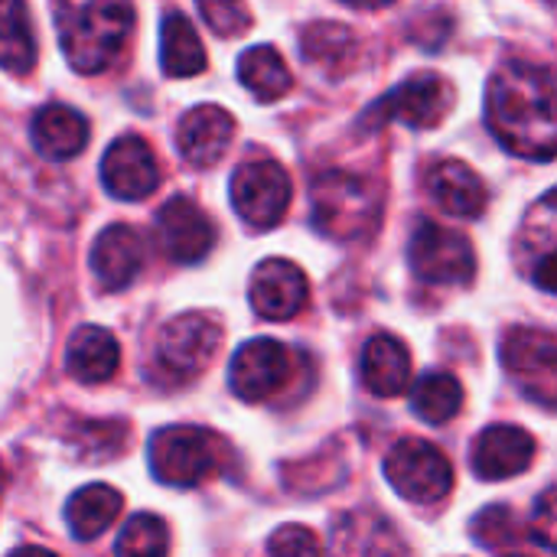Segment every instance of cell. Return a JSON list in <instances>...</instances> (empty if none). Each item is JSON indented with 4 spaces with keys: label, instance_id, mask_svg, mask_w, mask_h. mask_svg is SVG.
<instances>
[{
    "label": "cell",
    "instance_id": "d6986e66",
    "mask_svg": "<svg viewBox=\"0 0 557 557\" xmlns=\"http://www.w3.org/2000/svg\"><path fill=\"white\" fill-rule=\"evenodd\" d=\"M144 268V245L131 225H108L91 245V271L104 290H124Z\"/></svg>",
    "mask_w": 557,
    "mask_h": 557
},
{
    "label": "cell",
    "instance_id": "e575fe53",
    "mask_svg": "<svg viewBox=\"0 0 557 557\" xmlns=\"http://www.w3.org/2000/svg\"><path fill=\"white\" fill-rule=\"evenodd\" d=\"M10 557H55V555H52V552H46V548H36V545H23V548L10 552Z\"/></svg>",
    "mask_w": 557,
    "mask_h": 557
},
{
    "label": "cell",
    "instance_id": "e0dca14e",
    "mask_svg": "<svg viewBox=\"0 0 557 557\" xmlns=\"http://www.w3.org/2000/svg\"><path fill=\"white\" fill-rule=\"evenodd\" d=\"M235 137V117L219 104H199L180 117L176 147L189 166H215Z\"/></svg>",
    "mask_w": 557,
    "mask_h": 557
},
{
    "label": "cell",
    "instance_id": "7c38bea8",
    "mask_svg": "<svg viewBox=\"0 0 557 557\" xmlns=\"http://www.w3.org/2000/svg\"><path fill=\"white\" fill-rule=\"evenodd\" d=\"M101 183L114 199L137 202L160 186V166L144 137H117L101 160Z\"/></svg>",
    "mask_w": 557,
    "mask_h": 557
},
{
    "label": "cell",
    "instance_id": "d590c367",
    "mask_svg": "<svg viewBox=\"0 0 557 557\" xmlns=\"http://www.w3.org/2000/svg\"><path fill=\"white\" fill-rule=\"evenodd\" d=\"M343 3H349V7H356V10H375V7H388V3H395V0H343Z\"/></svg>",
    "mask_w": 557,
    "mask_h": 557
},
{
    "label": "cell",
    "instance_id": "44dd1931",
    "mask_svg": "<svg viewBox=\"0 0 557 557\" xmlns=\"http://www.w3.org/2000/svg\"><path fill=\"white\" fill-rule=\"evenodd\" d=\"M359 369H362V382L372 395L395 398L408 388L411 356L401 339H395L392 333H379L366 343Z\"/></svg>",
    "mask_w": 557,
    "mask_h": 557
},
{
    "label": "cell",
    "instance_id": "8fae6325",
    "mask_svg": "<svg viewBox=\"0 0 557 557\" xmlns=\"http://www.w3.org/2000/svg\"><path fill=\"white\" fill-rule=\"evenodd\" d=\"M290 372L294 359L284 343L251 339L235 352L228 366V385L242 401H268L290 382Z\"/></svg>",
    "mask_w": 557,
    "mask_h": 557
},
{
    "label": "cell",
    "instance_id": "ffe728a7",
    "mask_svg": "<svg viewBox=\"0 0 557 557\" xmlns=\"http://www.w3.org/2000/svg\"><path fill=\"white\" fill-rule=\"evenodd\" d=\"M121 366V346L117 339L101 326H82L72 333L65 349V369L82 385H101L108 382Z\"/></svg>",
    "mask_w": 557,
    "mask_h": 557
},
{
    "label": "cell",
    "instance_id": "7402d4cb",
    "mask_svg": "<svg viewBox=\"0 0 557 557\" xmlns=\"http://www.w3.org/2000/svg\"><path fill=\"white\" fill-rule=\"evenodd\" d=\"M88 144V121L69 104H46L33 117V147L46 160H72Z\"/></svg>",
    "mask_w": 557,
    "mask_h": 557
},
{
    "label": "cell",
    "instance_id": "277c9868",
    "mask_svg": "<svg viewBox=\"0 0 557 557\" xmlns=\"http://www.w3.org/2000/svg\"><path fill=\"white\" fill-rule=\"evenodd\" d=\"M225 454H228V447L219 434H212L206 428H189V424L160 428L147 447L153 476L176 490L206 483L212 473L222 470Z\"/></svg>",
    "mask_w": 557,
    "mask_h": 557
},
{
    "label": "cell",
    "instance_id": "3957f363",
    "mask_svg": "<svg viewBox=\"0 0 557 557\" xmlns=\"http://www.w3.org/2000/svg\"><path fill=\"white\" fill-rule=\"evenodd\" d=\"M310 206L317 232H323L333 242H356L369 235L382 209L372 180L349 170L323 173L310 189Z\"/></svg>",
    "mask_w": 557,
    "mask_h": 557
},
{
    "label": "cell",
    "instance_id": "6da1fadb",
    "mask_svg": "<svg viewBox=\"0 0 557 557\" xmlns=\"http://www.w3.org/2000/svg\"><path fill=\"white\" fill-rule=\"evenodd\" d=\"M486 124L506 150L548 163L557 147L552 69L525 59L506 62L486 85Z\"/></svg>",
    "mask_w": 557,
    "mask_h": 557
},
{
    "label": "cell",
    "instance_id": "30bf717a",
    "mask_svg": "<svg viewBox=\"0 0 557 557\" xmlns=\"http://www.w3.org/2000/svg\"><path fill=\"white\" fill-rule=\"evenodd\" d=\"M219 339L222 330L209 313H183L160 330L157 362L176 379H193L215 359Z\"/></svg>",
    "mask_w": 557,
    "mask_h": 557
},
{
    "label": "cell",
    "instance_id": "7a4b0ae2",
    "mask_svg": "<svg viewBox=\"0 0 557 557\" xmlns=\"http://www.w3.org/2000/svg\"><path fill=\"white\" fill-rule=\"evenodd\" d=\"M52 16L62 52L82 75L104 72L134 29L131 0H52Z\"/></svg>",
    "mask_w": 557,
    "mask_h": 557
},
{
    "label": "cell",
    "instance_id": "cb8c5ba5",
    "mask_svg": "<svg viewBox=\"0 0 557 557\" xmlns=\"http://www.w3.org/2000/svg\"><path fill=\"white\" fill-rule=\"evenodd\" d=\"M356 33L336 20H323V23H313L304 29L300 36V52L307 62H313L317 69L330 72L333 78H339L352 59H356Z\"/></svg>",
    "mask_w": 557,
    "mask_h": 557
},
{
    "label": "cell",
    "instance_id": "ac0fdd59",
    "mask_svg": "<svg viewBox=\"0 0 557 557\" xmlns=\"http://www.w3.org/2000/svg\"><path fill=\"white\" fill-rule=\"evenodd\" d=\"M428 193L444 212H450L457 219H480L490 202L486 183L463 160H441L428 173Z\"/></svg>",
    "mask_w": 557,
    "mask_h": 557
},
{
    "label": "cell",
    "instance_id": "83f0119b",
    "mask_svg": "<svg viewBox=\"0 0 557 557\" xmlns=\"http://www.w3.org/2000/svg\"><path fill=\"white\" fill-rule=\"evenodd\" d=\"M463 408V385L450 372H428L411 388V411L428 424H447Z\"/></svg>",
    "mask_w": 557,
    "mask_h": 557
},
{
    "label": "cell",
    "instance_id": "9c48e42d",
    "mask_svg": "<svg viewBox=\"0 0 557 557\" xmlns=\"http://www.w3.org/2000/svg\"><path fill=\"white\" fill-rule=\"evenodd\" d=\"M294 186L277 160H251L232 176V206L251 228H271L284 219Z\"/></svg>",
    "mask_w": 557,
    "mask_h": 557
},
{
    "label": "cell",
    "instance_id": "d4e9b609",
    "mask_svg": "<svg viewBox=\"0 0 557 557\" xmlns=\"http://www.w3.org/2000/svg\"><path fill=\"white\" fill-rule=\"evenodd\" d=\"M160 65L166 75L173 78H189L199 75L206 69V49L199 33L193 29V23L173 10L163 16V29H160Z\"/></svg>",
    "mask_w": 557,
    "mask_h": 557
},
{
    "label": "cell",
    "instance_id": "4dcf8cb0",
    "mask_svg": "<svg viewBox=\"0 0 557 557\" xmlns=\"http://www.w3.org/2000/svg\"><path fill=\"white\" fill-rule=\"evenodd\" d=\"M473 539L486 548H506L519 539V525L512 509L506 506H490L486 512H480L473 519Z\"/></svg>",
    "mask_w": 557,
    "mask_h": 557
},
{
    "label": "cell",
    "instance_id": "836d02e7",
    "mask_svg": "<svg viewBox=\"0 0 557 557\" xmlns=\"http://www.w3.org/2000/svg\"><path fill=\"white\" fill-rule=\"evenodd\" d=\"M555 532H557V519H555V490L548 486L542 493V499L535 503V512H532V535L539 539L542 548H555Z\"/></svg>",
    "mask_w": 557,
    "mask_h": 557
},
{
    "label": "cell",
    "instance_id": "52a82bcc",
    "mask_svg": "<svg viewBox=\"0 0 557 557\" xmlns=\"http://www.w3.org/2000/svg\"><path fill=\"white\" fill-rule=\"evenodd\" d=\"M503 366L516 385L539 405L552 408L557 398V339L539 326H516L503 336Z\"/></svg>",
    "mask_w": 557,
    "mask_h": 557
},
{
    "label": "cell",
    "instance_id": "5bb4252c",
    "mask_svg": "<svg viewBox=\"0 0 557 557\" xmlns=\"http://www.w3.org/2000/svg\"><path fill=\"white\" fill-rule=\"evenodd\" d=\"M248 297H251V307L258 317L281 323V320L297 317L307 307L310 284H307V274L294 261L268 258L255 268Z\"/></svg>",
    "mask_w": 557,
    "mask_h": 557
},
{
    "label": "cell",
    "instance_id": "1f68e13d",
    "mask_svg": "<svg viewBox=\"0 0 557 557\" xmlns=\"http://www.w3.org/2000/svg\"><path fill=\"white\" fill-rule=\"evenodd\" d=\"M199 13L219 36H238L251 26V10L245 0H199Z\"/></svg>",
    "mask_w": 557,
    "mask_h": 557
},
{
    "label": "cell",
    "instance_id": "4fadbf2b",
    "mask_svg": "<svg viewBox=\"0 0 557 557\" xmlns=\"http://www.w3.org/2000/svg\"><path fill=\"white\" fill-rule=\"evenodd\" d=\"M157 242L170 261L199 264L215 245V228H212L209 215L193 199L173 196L157 212Z\"/></svg>",
    "mask_w": 557,
    "mask_h": 557
},
{
    "label": "cell",
    "instance_id": "4316f807",
    "mask_svg": "<svg viewBox=\"0 0 557 557\" xmlns=\"http://www.w3.org/2000/svg\"><path fill=\"white\" fill-rule=\"evenodd\" d=\"M238 78L261 101H277L294 88V75L274 46H251L238 59Z\"/></svg>",
    "mask_w": 557,
    "mask_h": 557
},
{
    "label": "cell",
    "instance_id": "74e56055",
    "mask_svg": "<svg viewBox=\"0 0 557 557\" xmlns=\"http://www.w3.org/2000/svg\"><path fill=\"white\" fill-rule=\"evenodd\" d=\"M509 557H519V555H509Z\"/></svg>",
    "mask_w": 557,
    "mask_h": 557
},
{
    "label": "cell",
    "instance_id": "603a6c76",
    "mask_svg": "<svg viewBox=\"0 0 557 557\" xmlns=\"http://www.w3.org/2000/svg\"><path fill=\"white\" fill-rule=\"evenodd\" d=\"M121 506H124V496L114 486L108 483L82 486L65 503V525L78 542H91L114 525V519L121 516Z\"/></svg>",
    "mask_w": 557,
    "mask_h": 557
},
{
    "label": "cell",
    "instance_id": "2e32d148",
    "mask_svg": "<svg viewBox=\"0 0 557 557\" xmlns=\"http://www.w3.org/2000/svg\"><path fill=\"white\" fill-rule=\"evenodd\" d=\"M330 557H405V542L382 512L356 509L336 519Z\"/></svg>",
    "mask_w": 557,
    "mask_h": 557
},
{
    "label": "cell",
    "instance_id": "8992f818",
    "mask_svg": "<svg viewBox=\"0 0 557 557\" xmlns=\"http://www.w3.org/2000/svg\"><path fill=\"white\" fill-rule=\"evenodd\" d=\"M385 480L401 499L434 506L454 490V467L441 447L421 437H405L385 457Z\"/></svg>",
    "mask_w": 557,
    "mask_h": 557
},
{
    "label": "cell",
    "instance_id": "f546056e",
    "mask_svg": "<svg viewBox=\"0 0 557 557\" xmlns=\"http://www.w3.org/2000/svg\"><path fill=\"white\" fill-rule=\"evenodd\" d=\"M170 555V529L163 519L140 512L124 522L117 542H114V557H166Z\"/></svg>",
    "mask_w": 557,
    "mask_h": 557
},
{
    "label": "cell",
    "instance_id": "d6a6232c",
    "mask_svg": "<svg viewBox=\"0 0 557 557\" xmlns=\"http://www.w3.org/2000/svg\"><path fill=\"white\" fill-rule=\"evenodd\" d=\"M268 557H320V539L307 525H281L268 539Z\"/></svg>",
    "mask_w": 557,
    "mask_h": 557
},
{
    "label": "cell",
    "instance_id": "5b68a950",
    "mask_svg": "<svg viewBox=\"0 0 557 557\" xmlns=\"http://www.w3.org/2000/svg\"><path fill=\"white\" fill-rule=\"evenodd\" d=\"M454 111V85L437 72H418L405 85L392 88L382 101H375L362 114V127H382L388 121H401L414 131H431L447 121Z\"/></svg>",
    "mask_w": 557,
    "mask_h": 557
},
{
    "label": "cell",
    "instance_id": "8d00e7d4",
    "mask_svg": "<svg viewBox=\"0 0 557 557\" xmlns=\"http://www.w3.org/2000/svg\"><path fill=\"white\" fill-rule=\"evenodd\" d=\"M0 493H3V467H0Z\"/></svg>",
    "mask_w": 557,
    "mask_h": 557
},
{
    "label": "cell",
    "instance_id": "ba28073f",
    "mask_svg": "<svg viewBox=\"0 0 557 557\" xmlns=\"http://www.w3.org/2000/svg\"><path fill=\"white\" fill-rule=\"evenodd\" d=\"M411 271L428 284H470L476 274V255L463 232L437 222H421L408 245Z\"/></svg>",
    "mask_w": 557,
    "mask_h": 557
},
{
    "label": "cell",
    "instance_id": "9a60e30c",
    "mask_svg": "<svg viewBox=\"0 0 557 557\" xmlns=\"http://www.w3.org/2000/svg\"><path fill=\"white\" fill-rule=\"evenodd\" d=\"M535 460V437L516 424H493L473 444V473L486 483L512 480Z\"/></svg>",
    "mask_w": 557,
    "mask_h": 557
},
{
    "label": "cell",
    "instance_id": "484cf974",
    "mask_svg": "<svg viewBox=\"0 0 557 557\" xmlns=\"http://www.w3.org/2000/svg\"><path fill=\"white\" fill-rule=\"evenodd\" d=\"M36 65V36L23 0H0V69L29 75Z\"/></svg>",
    "mask_w": 557,
    "mask_h": 557
},
{
    "label": "cell",
    "instance_id": "f1b7e54d",
    "mask_svg": "<svg viewBox=\"0 0 557 557\" xmlns=\"http://www.w3.org/2000/svg\"><path fill=\"white\" fill-rule=\"evenodd\" d=\"M522 248H532V277L542 290H555V193H548L529 215Z\"/></svg>",
    "mask_w": 557,
    "mask_h": 557
}]
</instances>
